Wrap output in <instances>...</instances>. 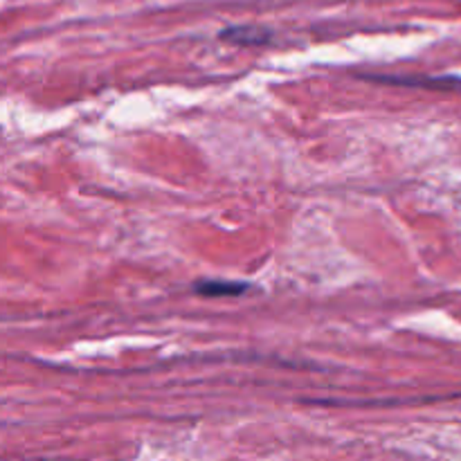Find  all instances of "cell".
<instances>
[{
    "label": "cell",
    "mask_w": 461,
    "mask_h": 461,
    "mask_svg": "<svg viewBox=\"0 0 461 461\" xmlns=\"http://www.w3.org/2000/svg\"><path fill=\"white\" fill-rule=\"evenodd\" d=\"M221 39L232 41L237 45H259L270 39V32L261 30V27H228L221 34Z\"/></svg>",
    "instance_id": "6da1fadb"
},
{
    "label": "cell",
    "mask_w": 461,
    "mask_h": 461,
    "mask_svg": "<svg viewBox=\"0 0 461 461\" xmlns=\"http://www.w3.org/2000/svg\"><path fill=\"white\" fill-rule=\"evenodd\" d=\"M246 284L241 282H221V279H212V282H201L196 291L207 297H223V295H241L246 291Z\"/></svg>",
    "instance_id": "7a4b0ae2"
},
{
    "label": "cell",
    "mask_w": 461,
    "mask_h": 461,
    "mask_svg": "<svg viewBox=\"0 0 461 461\" xmlns=\"http://www.w3.org/2000/svg\"><path fill=\"white\" fill-rule=\"evenodd\" d=\"M378 81H392V84H419L417 79H383V77H378ZM423 84H428V88H448V90H455V88H461V79H426Z\"/></svg>",
    "instance_id": "3957f363"
}]
</instances>
